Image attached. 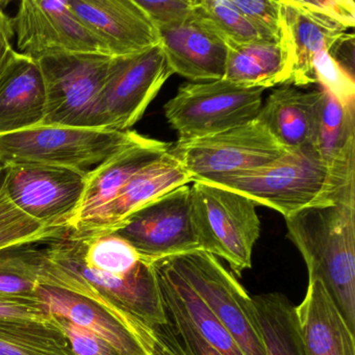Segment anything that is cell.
I'll return each mask as SVG.
<instances>
[{
  "label": "cell",
  "instance_id": "6da1fadb",
  "mask_svg": "<svg viewBox=\"0 0 355 355\" xmlns=\"http://www.w3.org/2000/svg\"><path fill=\"white\" fill-rule=\"evenodd\" d=\"M40 284L90 299L138 330L167 323L155 263L120 275L89 266L69 232L43 242Z\"/></svg>",
  "mask_w": 355,
  "mask_h": 355
},
{
  "label": "cell",
  "instance_id": "7a4b0ae2",
  "mask_svg": "<svg viewBox=\"0 0 355 355\" xmlns=\"http://www.w3.org/2000/svg\"><path fill=\"white\" fill-rule=\"evenodd\" d=\"M203 182L241 193L284 217L313 205H355V174L330 167L311 145L286 150L263 167Z\"/></svg>",
  "mask_w": 355,
  "mask_h": 355
},
{
  "label": "cell",
  "instance_id": "3957f363",
  "mask_svg": "<svg viewBox=\"0 0 355 355\" xmlns=\"http://www.w3.org/2000/svg\"><path fill=\"white\" fill-rule=\"evenodd\" d=\"M309 282L323 284L351 331L355 329V205H313L284 217Z\"/></svg>",
  "mask_w": 355,
  "mask_h": 355
},
{
  "label": "cell",
  "instance_id": "277c9868",
  "mask_svg": "<svg viewBox=\"0 0 355 355\" xmlns=\"http://www.w3.org/2000/svg\"><path fill=\"white\" fill-rule=\"evenodd\" d=\"M254 201L211 182L191 186V218L200 250L225 259L241 276L252 266V252L261 234Z\"/></svg>",
  "mask_w": 355,
  "mask_h": 355
},
{
  "label": "cell",
  "instance_id": "5b68a950",
  "mask_svg": "<svg viewBox=\"0 0 355 355\" xmlns=\"http://www.w3.org/2000/svg\"><path fill=\"white\" fill-rule=\"evenodd\" d=\"M136 132L38 125L0 136V167L46 165L85 169L109 159Z\"/></svg>",
  "mask_w": 355,
  "mask_h": 355
},
{
  "label": "cell",
  "instance_id": "8992f818",
  "mask_svg": "<svg viewBox=\"0 0 355 355\" xmlns=\"http://www.w3.org/2000/svg\"><path fill=\"white\" fill-rule=\"evenodd\" d=\"M172 74L161 44L137 55L113 58L83 128L130 130Z\"/></svg>",
  "mask_w": 355,
  "mask_h": 355
},
{
  "label": "cell",
  "instance_id": "52a82bcc",
  "mask_svg": "<svg viewBox=\"0 0 355 355\" xmlns=\"http://www.w3.org/2000/svg\"><path fill=\"white\" fill-rule=\"evenodd\" d=\"M263 88H245L228 80L186 84L165 107L178 140L214 136L257 119Z\"/></svg>",
  "mask_w": 355,
  "mask_h": 355
},
{
  "label": "cell",
  "instance_id": "ba28073f",
  "mask_svg": "<svg viewBox=\"0 0 355 355\" xmlns=\"http://www.w3.org/2000/svg\"><path fill=\"white\" fill-rule=\"evenodd\" d=\"M164 259L205 301L244 355H266L252 298L215 255L198 249Z\"/></svg>",
  "mask_w": 355,
  "mask_h": 355
},
{
  "label": "cell",
  "instance_id": "9c48e42d",
  "mask_svg": "<svg viewBox=\"0 0 355 355\" xmlns=\"http://www.w3.org/2000/svg\"><path fill=\"white\" fill-rule=\"evenodd\" d=\"M286 153L257 119L214 136L178 140L170 147V153L194 180L257 169L280 159Z\"/></svg>",
  "mask_w": 355,
  "mask_h": 355
},
{
  "label": "cell",
  "instance_id": "30bf717a",
  "mask_svg": "<svg viewBox=\"0 0 355 355\" xmlns=\"http://www.w3.org/2000/svg\"><path fill=\"white\" fill-rule=\"evenodd\" d=\"M12 202L49 230H68L78 215L89 171L46 165L6 166Z\"/></svg>",
  "mask_w": 355,
  "mask_h": 355
},
{
  "label": "cell",
  "instance_id": "8fae6325",
  "mask_svg": "<svg viewBox=\"0 0 355 355\" xmlns=\"http://www.w3.org/2000/svg\"><path fill=\"white\" fill-rule=\"evenodd\" d=\"M37 61L46 92L42 125L83 128L105 84L113 58L96 53H61Z\"/></svg>",
  "mask_w": 355,
  "mask_h": 355
},
{
  "label": "cell",
  "instance_id": "7c38bea8",
  "mask_svg": "<svg viewBox=\"0 0 355 355\" xmlns=\"http://www.w3.org/2000/svg\"><path fill=\"white\" fill-rule=\"evenodd\" d=\"M114 234L153 263L198 250L200 246L191 218V186L178 187L145 205Z\"/></svg>",
  "mask_w": 355,
  "mask_h": 355
},
{
  "label": "cell",
  "instance_id": "4fadbf2b",
  "mask_svg": "<svg viewBox=\"0 0 355 355\" xmlns=\"http://www.w3.org/2000/svg\"><path fill=\"white\" fill-rule=\"evenodd\" d=\"M13 26L19 53L34 60L61 53L105 55L68 0H24Z\"/></svg>",
  "mask_w": 355,
  "mask_h": 355
},
{
  "label": "cell",
  "instance_id": "5bb4252c",
  "mask_svg": "<svg viewBox=\"0 0 355 355\" xmlns=\"http://www.w3.org/2000/svg\"><path fill=\"white\" fill-rule=\"evenodd\" d=\"M105 55L128 57L159 44V34L136 0H68Z\"/></svg>",
  "mask_w": 355,
  "mask_h": 355
},
{
  "label": "cell",
  "instance_id": "9a60e30c",
  "mask_svg": "<svg viewBox=\"0 0 355 355\" xmlns=\"http://www.w3.org/2000/svg\"><path fill=\"white\" fill-rule=\"evenodd\" d=\"M193 180L192 175L169 149L163 157L137 172L115 198L92 219L78 230L68 232L80 238L115 232L139 209Z\"/></svg>",
  "mask_w": 355,
  "mask_h": 355
},
{
  "label": "cell",
  "instance_id": "2e32d148",
  "mask_svg": "<svg viewBox=\"0 0 355 355\" xmlns=\"http://www.w3.org/2000/svg\"><path fill=\"white\" fill-rule=\"evenodd\" d=\"M282 8L280 44L286 58V83L295 87L315 84L313 60L329 51L346 34V30L331 20L307 9L300 0H279Z\"/></svg>",
  "mask_w": 355,
  "mask_h": 355
},
{
  "label": "cell",
  "instance_id": "e0dca14e",
  "mask_svg": "<svg viewBox=\"0 0 355 355\" xmlns=\"http://www.w3.org/2000/svg\"><path fill=\"white\" fill-rule=\"evenodd\" d=\"M159 34V44L173 74L195 83L224 78L227 44L195 8L186 21L161 28Z\"/></svg>",
  "mask_w": 355,
  "mask_h": 355
},
{
  "label": "cell",
  "instance_id": "ac0fdd59",
  "mask_svg": "<svg viewBox=\"0 0 355 355\" xmlns=\"http://www.w3.org/2000/svg\"><path fill=\"white\" fill-rule=\"evenodd\" d=\"M36 295L51 315L65 318L107 340L121 355H150L153 331L136 329L117 315L86 297L46 284L37 286Z\"/></svg>",
  "mask_w": 355,
  "mask_h": 355
},
{
  "label": "cell",
  "instance_id": "d6986e66",
  "mask_svg": "<svg viewBox=\"0 0 355 355\" xmlns=\"http://www.w3.org/2000/svg\"><path fill=\"white\" fill-rule=\"evenodd\" d=\"M44 78L37 60L11 49L0 65V136L42 125Z\"/></svg>",
  "mask_w": 355,
  "mask_h": 355
},
{
  "label": "cell",
  "instance_id": "ffe728a7",
  "mask_svg": "<svg viewBox=\"0 0 355 355\" xmlns=\"http://www.w3.org/2000/svg\"><path fill=\"white\" fill-rule=\"evenodd\" d=\"M171 144L137 134L130 143L89 171L86 190L76 219L68 230H76L109 205L130 178L145 166L163 157Z\"/></svg>",
  "mask_w": 355,
  "mask_h": 355
},
{
  "label": "cell",
  "instance_id": "44dd1931",
  "mask_svg": "<svg viewBox=\"0 0 355 355\" xmlns=\"http://www.w3.org/2000/svg\"><path fill=\"white\" fill-rule=\"evenodd\" d=\"M323 90L302 91L282 85L268 97L257 120L286 150L311 144Z\"/></svg>",
  "mask_w": 355,
  "mask_h": 355
},
{
  "label": "cell",
  "instance_id": "7402d4cb",
  "mask_svg": "<svg viewBox=\"0 0 355 355\" xmlns=\"http://www.w3.org/2000/svg\"><path fill=\"white\" fill-rule=\"evenodd\" d=\"M296 315L306 355H355L354 332L321 282H309Z\"/></svg>",
  "mask_w": 355,
  "mask_h": 355
},
{
  "label": "cell",
  "instance_id": "603a6c76",
  "mask_svg": "<svg viewBox=\"0 0 355 355\" xmlns=\"http://www.w3.org/2000/svg\"><path fill=\"white\" fill-rule=\"evenodd\" d=\"M162 300L175 309L198 334L223 355H244L221 322L191 288L190 284L170 267L166 259L155 261Z\"/></svg>",
  "mask_w": 355,
  "mask_h": 355
},
{
  "label": "cell",
  "instance_id": "cb8c5ba5",
  "mask_svg": "<svg viewBox=\"0 0 355 355\" xmlns=\"http://www.w3.org/2000/svg\"><path fill=\"white\" fill-rule=\"evenodd\" d=\"M322 90L311 146L330 167L355 174V105L344 107Z\"/></svg>",
  "mask_w": 355,
  "mask_h": 355
},
{
  "label": "cell",
  "instance_id": "d4e9b609",
  "mask_svg": "<svg viewBox=\"0 0 355 355\" xmlns=\"http://www.w3.org/2000/svg\"><path fill=\"white\" fill-rule=\"evenodd\" d=\"M227 44L223 80L245 88H270L286 83V58L279 41Z\"/></svg>",
  "mask_w": 355,
  "mask_h": 355
},
{
  "label": "cell",
  "instance_id": "484cf974",
  "mask_svg": "<svg viewBox=\"0 0 355 355\" xmlns=\"http://www.w3.org/2000/svg\"><path fill=\"white\" fill-rule=\"evenodd\" d=\"M251 298L266 355H306L296 306L280 293L255 295Z\"/></svg>",
  "mask_w": 355,
  "mask_h": 355
},
{
  "label": "cell",
  "instance_id": "4316f807",
  "mask_svg": "<svg viewBox=\"0 0 355 355\" xmlns=\"http://www.w3.org/2000/svg\"><path fill=\"white\" fill-rule=\"evenodd\" d=\"M0 355H71L53 319H0Z\"/></svg>",
  "mask_w": 355,
  "mask_h": 355
},
{
  "label": "cell",
  "instance_id": "83f0119b",
  "mask_svg": "<svg viewBox=\"0 0 355 355\" xmlns=\"http://www.w3.org/2000/svg\"><path fill=\"white\" fill-rule=\"evenodd\" d=\"M43 242L22 243L0 249V294L37 296Z\"/></svg>",
  "mask_w": 355,
  "mask_h": 355
},
{
  "label": "cell",
  "instance_id": "f1b7e54d",
  "mask_svg": "<svg viewBox=\"0 0 355 355\" xmlns=\"http://www.w3.org/2000/svg\"><path fill=\"white\" fill-rule=\"evenodd\" d=\"M66 232L49 230L22 213L8 195L6 170L0 167V249L22 243L51 240Z\"/></svg>",
  "mask_w": 355,
  "mask_h": 355
},
{
  "label": "cell",
  "instance_id": "f546056e",
  "mask_svg": "<svg viewBox=\"0 0 355 355\" xmlns=\"http://www.w3.org/2000/svg\"><path fill=\"white\" fill-rule=\"evenodd\" d=\"M195 11L226 43L245 44L261 40L232 0H197Z\"/></svg>",
  "mask_w": 355,
  "mask_h": 355
},
{
  "label": "cell",
  "instance_id": "4dcf8cb0",
  "mask_svg": "<svg viewBox=\"0 0 355 355\" xmlns=\"http://www.w3.org/2000/svg\"><path fill=\"white\" fill-rule=\"evenodd\" d=\"M313 67L315 83H320L322 89L344 107L355 105L354 76L329 55L328 49H323L315 55Z\"/></svg>",
  "mask_w": 355,
  "mask_h": 355
},
{
  "label": "cell",
  "instance_id": "1f68e13d",
  "mask_svg": "<svg viewBox=\"0 0 355 355\" xmlns=\"http://www.w3.org/2000/svg\"><path fill=\"white\" fill-rule=\"evenodd\" d=\"M261 40L276 42L280 39L282 8L279 0H232Z\"/></svg>",
  "mask_w": 355,
  "mask_h": 355
},
{
  "label": "cell",
  "instance_id": "d6a6232c",
  "mask_svg": "<svg viewBox=\"0 0 355 355\" xmlns=\"http://www.w3.org/2000/svg\"><path fill=\"white\" fill-rule=\"evenodd\" d=\"M51 317L65 334L71 355H121L110 343L91 330L59 315L51 313Z\"/></svg>",
  "mask_w": 355,
  "mask_h": 355
},
{
  "label": "cell",
  "instance_id": "836d02e7",
  "mask_svg": "<svg viewBox=\"0 0 355 355\" xmlns=\"http://www.w3.org/2000/svg\"><path fill=\"white\" fill-rule=\"evenodd\" d=\"M136 1L159 31L161 28L178 26L186 21L192 15L197 0H164V1L136 0Z\"/></svg>",
  "mask_w": 355,
  "mask_h": 355
},
{
  "label": "cell",
  "instance_id": "e575fe53",
  "mask_svg": "<svg viewBox=\"0 0 355 355\" xmlns=\"http://www.w3.org/2000/svg\"><path fill=\"white\" fill-rule=\"evenodd\" d=\"M163 304L168 324L180 340L187 355H223L205 340L175 309L164 302Z\"/></svg>",
  "mask_w": 355,
  "mask_h": 355
},
{
  "label": "cell",
  "instance_id": "d590c367",
  "mask_svg": "<svg viewBox=\"0 0 355 355\" xmlns=\"http://www.w3.org/2000/svg\"><path fill=\"white\" fill-rule=\"evenodd\" d=\"M49 320L51 313L37 296L0 294V319Z\"/></svg>",
  "mask_w": 355,
  "mask_h": 355
},
{
  "label": "cell",
  "instance_id": "8d00e7d4",
  "mask_svg": "<svg viewBox=\"0 0 355 355\" xmlns=\"http://www.w3.org/2000/svg\"><path fill=\"white\" fill-rule=\"evenodd\" d=\"M300 3L307 9L331 20L346 31L355 26V3L352 0H300Z\"/></svg>",
  "mask_w": 355,
  "mask_h": 355
},
{
  "label": "cell",
  "instance_id": "74e56055",
  "mask_svg": "<svg viewBox=\"0 0 355 355\" xmlns=\"http://www.w3.org/2000/svg\"><path fill=\"white\" fill-rule=\"evenodd\" d=\"M153 342L150 355H187L169 324L151 328Z\"/></svg>",
  "mask_w": 355,
  "mask_h": 355
},
{
  "label": "cell",
  "instance_id": "f35d334b",
  "mask_svg": "<svg viewBox=\"0 0 355 355\" xmlns=\"http://www.w3.org/2000/svg\"><path fill=\"white\" fill-rule=\"evenodd\" d=\"M328 53L347 72L354 76V36L352 34L343 35Z\"/></svg>",
  "mask_w": 355,
  "mask_h": 355
},
{
  "label": "cell",
  "instance_id": "ab89813d",
  "mask_svg": "<svg viewBox=\"0 0 355 355\" xmlns=\"http://www.w3.org/2000/svg\"><path fill=\"white\" fill-rule=\"evenodd\" d=\"M14 35L13 18L3 11V3H0V65L3 64V60L10 53L12 46V39Z\"/></svg>",
  "mask_w": 355,
  "mask_h": 355
}]
</instances>
